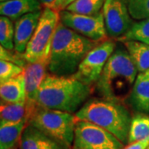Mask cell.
Here are the masks:
<instances>
[{"mask_svg": "<svg viewBox=\"0 0 149 149\" xmlns=\"http://www.w3.org/2000/svg\"><path fill=\"white\" fill-rule=\"evenodd\" d=\"M42 10V4L39 0H8L1 2L0 13L1 16L17 21L22 16Z\"/></svg>", "mask_w": 149, "mask_h": 149, "instance_id": "15", "label": "cell"}, {"mask_svg": "<svg viewBox=\"0 0 149 149\" xmlns=\"http://www.w3.org/2000/svg\"><path fill=\"white\" fill-rule=\"evenodd\" d=\"M0 56H1V60L11 61L13 63H15V64L20 65L23 68L27 64L26 60L23 57V55L17 52L15 50H14V52H12V51L3 48V47H0Z\"/></svg>", "mask_w": 149, "mask_h": 149, "instance_id": "26", "label": "cell"}, {"mask_svg": "<svg viewBox=\"0 0 149 149\" xmlns=\"http://www.w3.org/2000/svg\"><path fill=\"white\" fill-rule=\"evenodd\" d=\"M148 149H149V146H148Z\"/></svg>", "mask_w": 149, "mask_h": 149, "instance_id": "34", "label": "cell"}, {"mask_svg": "<svg viewBox=\"0 0 149 149\" xmlns=\"http://www.w3.org/2000/svg\"><path fill=\"white\" fill-rule=\"evenodd\" d=\"M120 41H138L149 45V18L133 22L131 28Z\"/></svg>", "mask_w": 149, "mask_h": 149, "instance_id": "22", "label": "cell"}, {"mask_svg": "<svg viewBox=\"0 0 149 149\" xmlns=\"http://www.w3.org/2000/svg\"><path fill=\"white\" fill-rule=\"evenodd\" d=\"M111 2V0H105V2H104V8H103V9H104L105 8H106L107 6L109 4V3Z\"/></svg>", "mask_w": 149, "mask_h": 149, "instance_id": "31", "label": "cell"}, {"mask_svg": "<svg viewBox=\"0 0 149 149\" xmlns=\"http://www.w3.org/2000/svg\"><path fill=\"white\" fill-rule=\"evenodd\" d=\"M149 146V138L141 141H137L132 143L127 144L123 149H148Z\"/></svg>", "mask_w": 149, "mask_h": 149, "instance_id": "27", "label": "cell"}, {"mask_svg": "<svg viewBox=\"0 0 149 149\" xmlns=\"http://www.w3.org/2000/svg\"><path fill=\"white\" fill-rule=\"evenodd\" d=\"M42 11L31 13L18 18L14 23V50L17 52L23 54L27 49L32 35L37 28Z\"/></svg>", "mask_w": 149, "mask_h": 149, "instance_id": "12", "label": "cell"}, {"mask_svg": "<svg viewBox=\"0 0 149 149\" xmlns=\"http://www.w3.org/2000/svg\"><path fill=\"white\" fill-rule=\"evenodd\" d=\"M0 116L2 121L8 122H17L24 118H27V103H1Z\"/></svg>", "mask_w": 149, "mask_h": 149, "instance_id": "21", "label": "cell"}, {"mask_svg": "<svg viewBox=\"0 0 149 149\" xmlns=\"http://www.w3.org/2000/svg\"><path fill=\"white\" fill-rule=\"evenodd\" d=\"M60 22V13L45 7L37 28L22 54L27 63H33L50 54L52 42Z\"/></svg>", "mask_w": 149, "mask_h": 149, "instance_id": "6", "label": "cell"}, {"mask_svg": "<svg viewBox=\"0 0 149 149\" xmlns=\"http://www.w3.org/2000/svg\"><path fill=\"white\" fill-rule=\"evenodd\" d=\"M24 72V68L8 61H0V83L14 78Z\"/></svg>", "mask_w": 149, "mask_h": 149, "instance_id": "25", "label": "cell"}, {"mask_svg": "<svg viewBox=\"0 0 149 149\" xmlns=\"http://www.w3.org/2000/svg\"><path fill=\"white\" fill-rule=\"evenodd\" d=\"M91 85L74 75L59 76L48 72L36 96L38 106L74 113L89 98Z\"/></svg>", "mask_w": 149, "mask_h": 149, "instance_id": "2", "label": "cell"}, {"mask_svg": "<svg viewBox=\"0 0 149 149\" xmlns=\"http://www.w3.org/2000/svg\"><path fill=\"white\" fill-rule=\"evenodd\" d=\"M65 2V0H56V2L54 3V4L52 6L51 8H52L54 10L57 11V12H61L62 11V5H63V3Z\"/></svg>", "mask_w": 149, "mask_h": 149, "instance_id": "28", "label": "cell"}, {"mask_svg": "<svg viewBox=\"0 0 149 149\" xmlns=\"http://www.w3.org/2000/svg\"><path fill=\"white\" fill-rule=\"evenodd\" d=\"M51 53V52H50ZM50 63V54L46 55L36 62L27 63L24 67V76L26 82V92H27V114L32 109L37 105L36 96L40 87L47 74L48 67Z\"/></svg>", "mask_w": 149, "mask_h": 149, "instance_id": "11", "label": "cell"}, {"mask_svg": "<svg viewBox=\"0 0 149 149\" xmlns=\"http://www.w3.org/2000/svg\"><path fill=\"white\" fill-rule=\"evenodd\" d=\"M74 1H75V0H65V2L63 3V5H62V10H65V8L68 5H70L71 3H73Z\"/></svg>", "mask_w": 149, "mask_h": 149, "instance_id": "30", "label": "cell"}, {"mask_svg": "<svg viewBox=\"0 0 149 149\" xmlns=\"http://www.w3.org/2000/svg\"><path fill=\"white\" fill-rule=\"evenodd\" d=\"M4 1H8V0H1V2H4Z\"/></svg>", "mask_w": 149, "mask_h": 149, "instance_id": "32", "label": "cell"}, {"mask_svg": "<svg viewBox=\"0 0 149 149\" xmlns=\"http://www.w3.org/2000/svg\"><path fill=\"white\" fill-rule=\"evenodd\" d=\"M1 103L13 104L27 102L26 82L24 74L7 80L0 85Z\"/></svg>", "mask_w": 149, "mask_h": 149, "instance_id": "16", "label": "cell"}, {"mask_svg": "<svg viewBox=\"0 0 149 149\" xmlns=\"http://www.w3.org/2000/svg\"><path fill=\"white\" fill-rule=\"evenodd\" d=\"M10 149H17V147H15V148H10Z\"/></svg>", "mask_w": 149, "mask_h": 149, "instance_id": "33", "label": "cell"}, {"mask_svg": "<svg viewBox=\"0 0 149 149\" xmlns=\"http://www.w3.org/2000/svg\"><path fill=\"white\" fill-rule=\"evenodd\" d=\"M27 125V118L17 122L0 120V149H10L20 143L22 133Z\"/></svg>", "mask_w": 149, "mask_h": 149, "instance_id": "17", "label": "cell"}, {"mask_svg": "<svg viewBox=\"0 0 149 149\" xmlns=\"http://www.w3.org/2000/svg\"><path fill=\"white\" fill-rule=\"evenodd\" d=\"M15 28L13 21L4 16L0 17V43L7 50H14Z\"/></svg>", "mask_w": 149, "mask_h": 149, "instance_id": "23", "label": "cell"}, {"mask_svg": "<svg viewBox=\"0 0 149 149\" xmlns=\"http://www.w3.org/2000/svg\"><path fill=\"white\" fill-rule=\"evenodd\" d=\"M76 117L68 112L36 105L27 116V124L42 131L67 149L72 148Z\"/></svg>", "mask_w": 149, "mask_h": 149, "instance_id": "5", "label": "cell"}, {"mask_svg": "<svg viewBox=\"0 0 149 149\" xmlns=\"http://www.w3.org/2000/svg\"><path fill=\"white\" fill-rule=\"evenodd\" d=\"M19 146L20 149H67L30 124L24 129Z\"/></svg>", "mask_w": 149, "mask_h": 149, "instance_id": "13", "label": "cell"}, {"mask_svg": "<svg viewBox=\"0 0 149 149\" xmlns=\"http://www.w3.org/2000/svg\"><path fill=\"white\" fill-rule=\"evenodd\" d=\"M123 43L139 73L149 70V45L138 41H124Z\"/></svg>", "mask_w": 149, "mask_h": 149, "instance_id": "18", "label": "cell"}, {"mask_svg": "<svg viewBox=\"0 0 149 149\" xmlns=\"http://www.w3.org/2000/svg\"><path fill=\"white\" fill-rule=\"evenodd\" d=\"M99 43L65 27L60 20L52 42L48 72L59 76L74 75L86 55Z\"/></svg>", "mask_w": 149, "mask_h": 149, "instance_id": "1", "label": "cell"}, {"mask_svg": "<svg viewBox=\"0 0 149 149\" xmlns=\"http://www.w3.org/2000/svg\"><path fill=\"white\" fill-rule=\"evenodd\" d=\"M107 35L121 39L133 25L132 17L124 0H111L103 9Z\"/></svg>", "mask_w": 149, "mask_h": 149, "instance_id": "10", "label": "cell"}, {"mask_svg": "<svg viewBox=\"0 0 149 149\" xmlns=\"http://www.w3.org/2000/svg\"><path fill=\"white\" fill-rule=\"evenodd\" d=\"M124 146L125 144L105 129L76 118L71 149H123Z\"/></svg>", "mask_w": 149, "mask_h": 149, "instance_id": "7", "label": "cell"}, {"mask_svg": "<svg viewBox=\"0 0 149 149\" xmlns=\"http://www.w3.org/2000/svg\"><path fill=\"white\" fill-rule=\"evenodd\" d=\"M105 0H75L65 10L81 15H95L101 13Z\"/></svg>", "mask_w": 149, "mask_h": 149, "instance_id": "20", "label": "cell"}, {"mask_svg": "<svg viewBox=\"0 0 149 149\" xmlns=\"http://www.w3.org/2000/svg\"><path fill=\"white\" fill-rule=\"evenodd\" d=\"M128 100L135 111L149 114V70L138 74Z\"/></svg>", "mask_w": 149, "mask_h": 149, "instance_id": "14", "label": "cell"}, {"mask_svg": "<svg viewBox=\"0 0 149 149\" xmlns=\"http://www.w3.org/2000/svg\"><path fill=\"white\" fill-rule=\"evenodd\" d=\"M42 4L45 7H47V8H52V6L53 5L54 3L56 2V0H39Z\"/></svg>", "mask_w": 149, "mask_h": 149, "instance_id": "29", "label": "cell"}, {"mask_svg": "<svg viewBox=\"0 0 149 149\" xmlns=\"http://www.w3.org/2000/svg\"><path fill=\"white\" fill-rule=\"evenodd\" d=\"M148 138H149V114L138 113L134 114L131 119L128 143L141 141Z\"/></svg>", "mask_w": 149, "mask_h": 149, "instance_id": "19", "label": "cell"}, {"mask_svg": "<svg viewBox=\"0 0 149 149\" xmlns=\"http://www.w3.org/2000/svg\"><path fill=\"white\" fill-rule=\"evenodd\" d=\"M115 47L114 42L111 40L99 43L81 61L74 77L89 85L97 82Z\"/></svg>", "mask_w": 149, "mask_h": 149, "instance_id": "8", "label": "cell"}, {"mask_svg": "<svg viewBox=\"0 0 149 149\" xmlns=\"http://www.w3.org/2000/svg\"><path fill=\"white\" fill-rule=\"evenodd\" d=\"M74 115L79 120L95 123L105 129L123 144L128 143L132 116L122 102L108 99L91 100L84 104Z\"/></svg>", "mask_w": 149, "mask_h": 149, "instance_id": "4", "label": "cell"}, {"mask_svg": "<svg viewBox=\"0 0 149 149\" xmlns=\"http://www.w3.org/2000/svg\"><path fill=\"white\" fill-rule=\"evenodd\" d=\"M132 18L143 20L149 18V0H124Z\"/></svg>", "mask_w": 149, "mask_h": 149, "instance_id": "24", "label": "cell"}, {"mask_svg": "<svg viewBox=\"0 0 149 149\" xmlns=\"http://www.w3.org/2000/svg\"><path fill=\"white\" fill-rule=\"evenodd\" d=\"M60 20L65 27L92 41L101 42L108 37L103 12L95 15H81L62 10L60 12Z\"/></svg>", "mask_w": 149, "mask_h": 149, "instance_id": "9", "label": "cell"}, {"mask_svg": "<svg viewBox=\"0 0 149 149\" xmlns=\"http://www.w3.org/2000/svg\"><path fill=\"white\" fill-rule=\"evenodd\" d=\"M137 76L138 69L127 49L118 47L97 81V89L104 99L122 102L129 97Z\"/></svg>", "mask_w": 149, "mask_h": 149, "instance_id": "3", "label": "cell"}]
</instances>
